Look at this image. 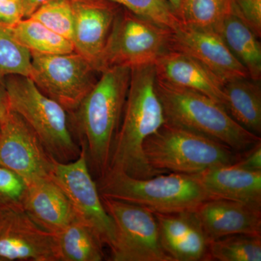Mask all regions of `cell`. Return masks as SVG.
Returning a JSON list of instances; mask_svg holds the SVG:
<instances>
[{"mask_svg": "<svg viewBox=\"0 0 261 261\" xmlns=\"http://www.w3.org/2000/svg\"><path fill=\"white\" fill-rule=\"evenodd\" d=\"M155 82L154 63L130 68L129 87L109 170L122 171L135 178L160 174L149 166L143 152L146 139L166 122Z\"/></svg>", "mask_w": 261, "mask_h": 261, "instance_id": "cell-1", "label": "cell"}, {"mask_svg": "<svg viewBox=\"0 0 261 261\" xmlns=\"http://www.w3.org/2000/svg\"><path fill=\"white\" fill-rule=\"evenodd\" d=\"M100 74L75 111L83 135L82 144L87 150L89 167L98 179L109 170L129 87L130 68L111 67Z\"/></svg>", "mask_w": 261, "mask_h": 261, "instance_id": "cell-2", "label": "cell"}, {"mask_svg": "<svg viewBox=\"0 0 261 261\" xmlns=\"http://www.w3.org/2000/svg\"><path fill=\"white\" fill-rule=\"evenodd\" d=\"M155 87L167 123L205 136L237 152L261 142L260 137L243 128L222 105L205 94L157 79Z\"/></svg>", "mask_w": 261, "mask_h": 261, "instance_id": "cell-3", "label": "cell"}, {"mask_svg": "<svg viewBox=\"0 0 261 261\" xmlns=\"http://www.w3.org/2000/svg\"><path fill=\"white\" fill-rule=\"evenodd\" d=\"M97 185L101 197L135 204L160 214L194 211L211 199L195 176L181 173H160L140 178L109 170Z\"/></svg>", "mask_w": 261, "mask_h": 261, "instance_id": "cell-4", "label": "cell"}, {"mask_svg": "<svg viewBox=\"0 0 261 261\" xmlns=\"http://www.w3.org/2000/svg\"><path fill=\"white\" fill-rule=\"evenodd\" d=\"M143 152L149 166L160 173L191 176L232 165L238 156L221 142L167 122L146 139Z\"/></svg>", "mask_w": 261, "mask_h": 261, "instance_id": "cell-5", "label": "cell"}, {"mask_svg": "<svg viewBox=\"0 0 261 261\" xmlns=\"http://www.w3.org/2000/svg\"><path fill=\"white\" fill-rule=\"evenodd\" d=\"M10 109L21 117L57 161L68 163L79 157L81 148L73 138L67 111L43 93L29 76H5Z\"/></svg>", "mask_w": 261, "mask_h": 261, "instance_id": "cell-6", "label": "cell"}, {"mask_svg": "<svg viewBox=\"0 0 261 261\" xmlns=\"http://www.w3.org/2000/svg\"><path fill=\"white\" fill-rule=\"evenodd\" d=\"M172 30L120 8L97 66L98 73L114 66L154 63L172 50Z\"/></svg>", "mask_w": 261, "mask_h": 261, "instance_id": "cell-7", "label": "cell"}, {"mask_svg": "<svg viewBox=\"0 0 261 261\" xmlns=\"http://www.w3.org/2000/svg\"><path fill=\"white\" fill-rule=\"evenodd\" d=\"M31 56L29 78L67 111H76L95 85L97 70L76 51L56 55L31 53Z\"/></svg>", "mask_w": 261, "mask_h": 261, "instance_id": "cell-8", "label": "cell"}, {"mask_svg": "<svg viewBox=\"0 0 261 261\" xmlns=\"http://www.w3.org/2000/svg\"><path fill=\"white\" fill-rule=\"evenodd\" d=\"M89 168L87 150L82 144L80 155L74 161L62 163L54 160L50 178L66 195L75 219L92 228L103 245L111 249L116 228Z\"/></svg>", "mask_w": 261, "mask_h": 261, "instance_id": "cell-9", "label": "cell"}, {"mask_svg": "<svg viewBox=\"0 0 261 261\" xmlns=\"http://www.w3.org/2000/svg\"><path fill=\"white\" fill-rule=\"evenodd\" d=\"M116 228L113 261H173L161 243L153 212L135 204L101 197Z\"/></svg>", "mask_w": 261, "mask_h": 261, "instance_id": "cell-10", "label": "cell"}, {"mask_svg": "<svg viewBox=\"0 0 261 261\" xmlns=\"http://www.w3.org/2000/svg\"><path fill=\"white\" fill-rule=\"evenodd\" d=\"M54 160L23 118L10 110L1 122L0 165L29 185L50 178Z\"/></svg>", "mask_w": 261, "mask_h": 261, "instance_id": "cell-11", "label": "cell"}, {"mask_svg": "<svg viewBox=\"0 0 261 261\" xmlns=\"http://www.w3.org/2000/svg\"><path fill=\"white\" fill-rule=\"evenodd\" d=\"M60 261L56 235L24 210L0 216V261Z\"/></svg>", "mask_w": 261, "mask_h": 261, "instance_id": "cell-12", "label": "cell"}, {"mask_svg": "<svg viewBox=\"0 0 261 261\" xmlns=\"http://www.w3.org/2000/svg\"><path fill=\"white\" fill-rule=\"evenodd\" d=\"M171 43L172 50L181 51L200 62L224 84L250 78L245 67L217 32L189 28L180 24L172 30Z\"/></svg>", "mask_w": 261, "mask_h": 261, "instance_id": "cell-13", "label": "cell"}, {"mask_svg": "<svg viewBox=\"0 0 261 261\" xmlns=\"http://www.w3.org/2000/svg\"><path fill=\"white\" fill-rule=\"evenodd\" d=\"M71 1L74 13L75 51L97 70L98 62L121 6L107 0Z\"/></svg>", "mask_w": 261, "mask_h": 261, "instance_id": "cell-14", "label": "cell"}, {"mask_svg": "<svg viewBox=\"0 0 261 261\" xmlns=\"http://www.w3.org/2000/svg\"><path fill=\"white\" fill-rule=\"evenodd\" d=\"M157 220L163 249L173 261L210 260V240L194 211L160 214Z\"/></svg>", "mask_w": 261, "mask_h": 261, "instance_id": "cell-15", "label": "cell"}, {"mask_svg": "<svg viewBox=\"0 0 261 261\" xmlns=\"http://www.w3.org/2000/svg\"><path fill=\"white\" fill-rule=\"evenodd\" d=\"M195 213L210 241L233 234L261 236V206L210 199Z\"/></svg>", "mask_w": 261, "mask_h": 261, "instance_id": "cell-16", "label": "cell"}, {"mask_svg": "<svg viewBox=\"0 0 261 261\" xmlns=\"http://www.w3.org/2000/svg\"><path fill=\"white\" fill-rule=\"evenodd\" d=\"M156 79L205 94L224 106V83L192 57L171 50L154 62Z\"/></svg>", "mask_w": 261, "mask_h": 261, "instance_id": "cell-17", "label": "cell"}, {"mask_svg": "<svg viewBox=\"0 0 261 261\" xmlns=\"http://www.w3.org/2000/svg\"><path fill=\"white\" fill-rule=\"evenodd\" d=\"M23 208L38 226L54 234L76 219L66 195L51 178L28 185Z\"/></svg>", "mask_w": 261, "mask_h": 261, "instance_id": "cell-18", "label": "cell"}, {"mask_svg": "<svg viewBox=\"0 0 261 261\" xmlns=\"http://www.w3.org/2000/svg\"><path fill=\"white\" fill-rule=\"evenodd\" d=\"M192 176L211 199L261 206V171H247L232 164L209 168Z\"/></svg>", "mask_w": 261, "mask_h": 261, "instance_id": "cell-19", "label": "cell"}, {"mask_svg": "<svg viewBox=\"0 0 261 261\" xmlns=\"http://www.w3.org/2000/svg\"><path fill=\"white\" fill-rule=\"evenodd\" d=\"M224 107L243 128L261 135V86L259 81L238 79L224 84Z\"/></svg>", "mask_w": 261, "mask_h": 261, "instance_id": "cell-20", "label": "cell"}, {"mask_svg": "<svg viewBox=\"0 0 261 261\" xmlns=\"http://www.w3.org/2000/svg\"><path fill=\"white\" fill-rule=\"evenodd\" d=\"M228 49L252 80H261V45L258 37L230 10L217 30Z\"/></svg>", "mask_w": 261, "mask_h": 261, "instance_id": "cell-21", "label": "cell"}, {"mask_svg": "<svg viewBox=\"0 0 261 261\" xmlns=\"http://www.w3.org/2000/svg\"><path fill=\"white\" fill-rule=\"evenodd\" d=\"M60 261H101L104 259L100 239L89 226L75 219L57 233Z\"/></svg>", "mask_w": 261, "mask_h": 261, "instance_id": "cell-22", "label": "cell"}, {"mask_svg": "<svg viewBox=\"0 0 261 261\" xmlns=\"http://www.w3.org/2000/svg\"><path fill=\"white\" fill-rule=\"evenodd\" d=\"M12 28L17 40L30 53L56 55L75 51L72 41L53 32L31 17L12 24Z\"/></svg>", "mask_w": 261, "mask_h": 261, "instance_id": "cell-23", "label": "cell"}, {"mask_svg": "<svg viewBox=\"0 0 261 261\" xmlns=\"http://www.w3.org/2000/svg\"><path fill=\"white\" fill-rule=\"evenodd\" d=\"M229 8L230 0H183L178 19L189 28L217 32Z\"/></svg>", "mask_w": 261, "mask_h": 261, "instance_id": "cell-24", "label": "cell"}, {"mask_svg": "<svg viewBox=\"0 0 261 261\" xmlns=\"http://www.w3.org/2000/svg\"><path fill=\"white\" fill-rule=\"evenodd\" d=\"M210 260L260 261L261 236L233 234L212 240L209 244Z\"/></svg>", "mask_w": 261, "mask_h": 261, "instance_id": "cell-25", "label": "cell"}, {"mask_svg": "<svg viewBox=\"0 0 261 261\" xmlns=\"http://www.w3.org/2000/svg\"><path fill=\"white\" fill-rule=\"evenodd\" d=\"M30 51L17 40L12 24L0 21V74L29 76Z\"/></svg>", "mask_w": 261, "mask_h": 261, "instance_id": "cell-26", "label": "cell"}, {"mask_svg": "<svg viewBox=\"0 0 261 261\" xmlns=\"http://www.w3.org/2000/svg\"><path fill=\"white\" fill-rule=\"evenodd\" d=\"M31 18L73 42L74 13L71 0H51L38 8Z\"/></svg>", "mask_w": 261, "mask_h": 261, "instance_id": "cell-27", "label": "cell"}, {"mask_svg": "<svg viewBox=\"0 0 261 261\" xmlns=\"http://www.w3.org/2000/svg\"><path fill=\"white\" fill-rule=\"evenodd\" d=\"M134 14L174 30L179 20L166 0H107Z\"/></svg>", "mask_w": 261, "mask_h": 261, "instance_id": "cell-28", "label": "cell"}, {"mask_svg": "<svg viewBox=\"0 0 261 261\" xmlns=\"http://www.w3.org/2000/svg\"><path fill=\"white\" fill-rule=\"evenodd\" d=\"M28 184L19 175L0 165V216L24 210Z\"/></svg>", "mask_w": 261, "mask_h": 261, "instance_id": "cell-29", "label": "cell"}, {"mask_svg": "<svg viewBox=\"0 0 261 261\" xmlns=\"http://www.w3.org/2000/svg\"><path fill=\"white\" fill-rule=\"evenodd\" d=\"M230 10L260 37L261 0H230Z\"/></svg>", "mask_w": 261, "mask_h": 261, "instance_id": "cell-30", "label": "cell"}, {"mask_svg": "<svg viewBox=\"0 0 261 261\" xmlns=\"http://www.w3.org/2000/svg\"><path fill=\"white\" fill-rule=\"evenodd\" d=\"M233 166L251 171H261V142L243 152H238Z\"/></svg>", "mask_w": 261, "mask_h": 261, "instance_id": "cell-31", "label": "cell"}, {"mask_svg": "<svg viewBox=\"0 0 261 261\" xmlns=\"http://www.w3.org/2000/svg\"><path fill=\"white\" fill-rule=\"evenodd\" d=\"M23 18L22 0H0V21L15 24Z\"/></svg>", "mask_w": 261, "mask_h": 261, "instance_id": "cell-32", "label": "cell"}, {"mask_svg": "<svg viewBox=\"0 0 261 261\" xmlns=\"http://www.w3.org/2000/svg\"><path fill=\"white\" fill-rule=\"evenodd\" d=\"M10 109L5 88V77L0 74V121L6 118Z\"/></svg>", "mask_w": 261, "mask_h": 261, "instance_id": "cell-33", "label": "cell"}, {"mask_svg": "<svg viewBox=\"0 0 261 261\" xmlns=\"http://www.w3.org/2000/svg\"><path fill=\"white\" fill-rule=\"evenodd\" d=\"M49 1L51 0H22L24 18H30L38 8Z\"/></svg>", "mask_w": 261, "mask_h": 261, "instance_id": "cell-34", "label": "cell"}, {"mask_svg": "<svg viewBox=\"0 0 261 261\" xmlns=\"http://www.w3.org/2000/svg\"><path fill=\"white\" fill-rule=\"evenodd\" d=\"M166 1L171 6V9L173 10V11L174 12L175 14H176V17L178 18V14L179 13L180 9H181L183 0H166Z\"/></svg>", "mask_w": 261, "mask_h": 261, "instance_id": "cell-35", "label": "cell"}, {"mask_svg": "<svg viewBox=\"0 0 261 261\" xmlns=\"http://www.w3.org/2000/svg\"><path fill=\"white\" fill-rule=\"evenodd\" d=\"M0 130H1V121H0Z\"/></svg>", "mask_w": 261, "mask_h": 261, "instance_id": "cell-36", "label": "cell"}]
</instances>
